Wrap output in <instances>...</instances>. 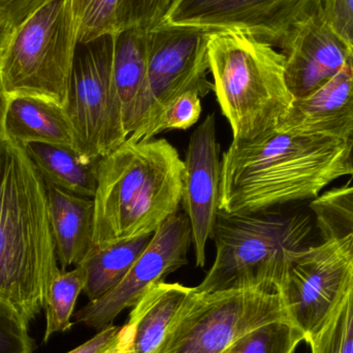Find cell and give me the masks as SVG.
Instances as JSON below:
<instances>
[{
	"mask_svg": "<svg viewBox=\"0 0 353 353\" xmlns=\"http://www.w3.org/2000/svg\"><path fill=\"white\" fill-rule=\"evenodd\" d=\"M344 139L274 130L222 155L220 211L253 213L316 199L345 176Z\"/></svg>",
	"mask_w": 353,
	"mask_h": 353,
	"instance_id": "6da1fadb",
	"label": "cell"
},
{
	"mask_svg": "<svg viewBox=\"0 0 353 353\" xmlns=\"http://www.w3.org/2000/svg\"><path fill=\"white\" fill-rule=\"evenodd\" d=\"M59 270L43 176L21 145L0 139V306L27 325Z\"/></svg>",
	"mask_w": 353,
	"mask_h": 353,
	"instance_id": "7a4b0ae2",
	"label": "cell"
},
{
	"mask_svg": "<svg viewBox=\"0 0 353 353\" xmlns=\"http://www.w3.org/2000/svg\"><path fill=\"white\" fill-rule=\"evenodd\" d=\"M184 161L165 139L126 140L97 161L94 246L152 236L179 212Z\"/></svg>",
	"mask_w": 353,
	"mask_h": 353,
	"instance_id": "3957f363",
	"label": "cell"
},
{
	"mask_svg": "<svg viewBox=\"0 0 353 353\" xmlns=\"http://www.w3.org/2000/svg\"><path fill=\"white\" fill-rule=\"evenodd\" d=\"M208 49L214 92L232 140L252 141L276 130L294 101L282 52L236 30L214 31Z\"/></svg>",
	"mask_w": 353,
	"mask_h": 353,
	"instance_id": "277c9868",
	"label": "cell"
},
{
	"mask_svg": "<svg viewBox=\"0 0 353 353\" xmlns=\"http://www.w3.org/2000/svg\"><path fill=\"white\" fill-rule=\"evenodd\" d=\"M303 216L272 212L228 213L219 211L214 228L216 254L197 292L230 290L279 292L290 255L302 248L309 234Z\"/></svg>",
	"mask_w": 353,
	"mask_h": 353,
	"instance_id": "5b68a950",
	"label": "cell"
},
{
	"mask_svg": "<svg viewBox=\"0 0 353 353\" xmlns=\"http://www.w3.org/2000/svg\"><path fill=\"white\" fill-rule=\"evenodd\" d=\"M78 43L70 0H54L34 12L0 53V77L8 97H41L65 109Z\"/></svg>",
	"mask_w": 353,
	"mask_h": 353,
	"instance_id": "8992f818",
	"label": "cell"
},
{
	"mask_svg": "<svg viewBox=\"0 0 353 353\" xmlns=\"http://www.w3.org/2000/svg\"><path fill=\"white\" fill-rule=\"evenodd\" d=\"M213 32L168 24L151 29L146 79L128 118V140L154 139L163 114L184 93L203 97L214 91L213 83L208 80V46Z\"/></svg>",
	"mask_w": 353,
	"mask_h": 353,
	"instance_id": "52a82bcc",
	"label": "cell"
},
{
	"mask_svg": "<svg viewBox=\"0 0 353 353\" xmlns=\"http://www.w3.org/2000/svg\"><path fill=\"white\" fill-rule=\"evenodd\" d=\"M277 321H290L278 292L195 290L157 353H223L240 338Z\"/></svg>",
	"mask_w": 353,
	"mask_h": 353,
	"instance_id": "ba28073f",
	"label": "cell"
},
{
	"mask_svg": "<svg viewBox=\"0 0 353 353\" xmlns=\"http://www.w3.org/2000/svg\"><path fill=\"white\" fill-rule=\"evenodd\" d=\"M113 35L78 43L65 112L74 130L77 151L97 161L128 140L116 119L112 88Z\"/></svg>",
	"mask_w": 353,
	"mask_h": 353,
	"instance_id": "9c48e42d",
	"label": "cell"
},
{
	"mask_svg": "<svg viewBox=\"0 0 353 353\" xmlns=\"http://www.w3.org/2000/svg\"><path fill=\"white\" fill-rule=\"evenodd\" d=\"M353 275V236H336L290 255L279 294L290 323L306 343L325 323Z\"/></svg>",
	"mask_w": 353,
	"mask_h": 353,
	"instance_id": "30bf717a",
	"label": "cell"
},
{
	"mask_svg": "<svg viewBox=\"0 0 353 353\" xmlns=\"http://www.w3.org/2000/svg\"><path fill=\"white\" fill-rule=\"evenodd\" d=\"M319 0H168L161 24L236 30L283 49Z\"/></svg>",
	"mask_w": 353,
	"mask_h": 353,
	"instance_id": "8fae6325",
	"label": "cell"
},
{
	"mask_svg": "<svg viewBox=\"0 0 353 353\" xmlns=\"http://www.w3.org/2000/svg\"><path fill=\"white\" fill-rule=\"evenodd\" d=\"M191 245L190 222L184 212H178L153 234L121 282L101 298L89 301L74 314V321L99 331L111 325L122 311L136 306L149 288L187 265Z\"/></svg>",
	"mask_w": 353,
	"mask_h": 353,
	"instance_id": "7c38bea8",
	"label": "cell"
},
{
	"mask_svg": "<svg viewBox=\"0 0 353 353\" xmlns=\"http://www.w3.org/2000/svg\"><path fill=\"white\" fill-rule=\"evenodd\" d=\"M183 180L182 203L190 222L195 265H205V247L213 238L219 213L222 159L216 118L210 114L189 140Z\"/></svg>",
	"mask_w": 353,
	"mask_h": 353,
	"instance_id": "4fadbf2b",
	"label": "cell"
},
{
	"mask_svg": "<svg viewBox=\"0 0 353 353\" xmlns=\"http://www.w3.org/2000/svg\"><path fill=\"white\" fill-rule=\"evenodd\" d=\"M281 52L285 57L286 85L294 99L308 97L329 82L353 54L323 18L319 0Z\"/></svg>",
	"mask_w": 353,
	"mask_h": 353,
	"instance_id": "5bb4252c",
	"label": "cell"
},
{
	"mask_svg": "<svg viewBox=\"0 0 353 353\" xmlns=\"http://www.w3.org/2000/svg\"><path fill=\"white\" fill-rule=\"evenodd\" d=\"M353 126V54L342 70L308 97L294 99L276 130L344 139Z\"/></svg>",
	"mask_w": 353,
	"mask_h": 353,
	"instance_id": "9a60e30c",
	"label": "cell"
},
{
	"mask_svg": "<svg viewBox=\"0 0 353 353\" xmlns=\"http://www.w3.org/2000/svg\"><path fill=\"white\" fill-rule=\"evenodd\" d=\"M43 184L58 263L61 270L76 267L94 247V201L46 180Z\"/></svg>",
	"mask_w": 353,
	"mask_h": 353,
	"instance_id": "2e32d148",
	"label": "cell"
},
{
	"mask_svg": "<svg viewBox=\"0 0 353 353\" xmlns=\"http://www.w3.org/2000/svg\"><path fill=\"white\" fill-rule=\"evenodd\" d=\"M195 292L181 283L159 282L147 290L132 313L124 331L130 353H157L176 315Z\"/></svg>",
	"mask_w": 353,
	"mask_h": 353,
	"instance_id": "e0dca14e",
	"label": "cell"
},
{
	"mask_svg": "<svg viewBox=\"0 0 353 353\" xmlns=\"http://www.w3.org/2000/svg\"><path fill=\"white\" fill-rule=\"evenodd\" d=\"M4 130L8 138L22 147L29 143H46L77 150L74 130L65 109L41 97H8Z\"/></svg>",
	"mask_w": 353,
	"mask_h": 353,
	"instance_id": "ac0fdd59",
	"label": "cell"
},
{
	"mask_svg": "<svg viewBox=\"0 0 353 353\" xmlns=\"http://www.w3.org/2000/svg\"><path fill=\"white\" fill-rule=\"evenodd\" d=\"M149 32L143 28L124 29L113 34L112 88L118 125L126 138L132 105L146 79L149 57Z\"/></svg>",
	"mask_w": 353,
	"mask_h": 353,
	"instance_id": "d6986e66",
	"label": "cell"
},
{
	"mask_svg": "<svg viewBox=\"0 0 353 353\" xmlns=\"http://www.w3.org/2000/svg\"><path fill=\"white\" fill-rule=\"evenodd\" d=\"M23 148L43 180L70 192L94 197L97 161H87L76 149L62 145L29 143Z\"/></svg>",
	"mask_w": 353,
	"mask_h": 353,
	"instance_id": "ffe728a7",
	"label": "cell"
},
{
	"mask_svg": "<svg viewBox=\"0 0 353 353\" xmlns=\"http://www.w3.org/2000/svg\"><path fill=\"white\" fill-rule=\"evenodd\" d=\"M152 236L93 247L84 261L78 265L84 271L83 292L89 301L101 298L121 282L148 246Z\"/></svg>",
	"mask_w": 353,
	"mask_h": 353,
	"instance_id": "44dd1931",
	"label": "cell"
},
{
	"mask_svg": "<svg viewBox=\"0 0 353 353\" xmlns=\"http://www.w3.org/2000/svg\"><path fill=\"white\" fill-rule=\"evenodd\" d=\"M84 285V271L80 265L72 271L59 269L52 276L43 306L47 321L43 342H47L53 334L64 333L72 329V316Z\"/></svg>",
	"mask_w": 353,
	"mask_h": 353,
	"instance_id": "7402d4cb",
	"label": "cell"
},
{
	"mask_svg": "<svg viewBox=\"0 0 353 353\" xmlns=\"http://www.w3.org/2000/svg\"><path fill=\"white\" fill-rule=\"evenodd\" d=\"M306 344L310 353H353V275L333 312Z\"/></svg>",
	"mask_w": 353,
	"mask_h": 353,
	"instance_id": "603a6c76",
	"label": "cell"
},
{
	"mask_svg": "<svg viewBox=\"0 0 353 353\" xmlns=\"http://www.w3.org/2000/svg\"><path fill=\"white\" fill-rule=\"evenodd\" d=\"M304 340L302 332L292 323L277 321L240 338L223 353H294Z\"/></svg>",
	"mask_w": 353,
	"mask_h": 353,
	"instance_id": "cb8c5ba5",
	"label": "cell"
},
{
	"mask_svg": "<svg viewBox=\"0 0 353 353\" xmlns=\"http://www.w3.org/2000/svg\"><path fill=\"white\" fill-rule=\"evenodd\" d=\"M79 43L117 32L119 0H70Z\"/></svg>",
	"mask_w": 353,
	"mask_h": 353,
	"instance_id": "d4e9b609",
	"label": "cell"
},
{
	"mask_svg": "<svg viewBox=\"0 0 353 353\" xmlns=\"http://www.w3.org/2000/svg\"><path fill=\"white\" fill-rule=\"evenodd\" d=\"M167 2L168 0H119L117 32L132 27L151 30L159 26L165 18Z\"/></svg>",
	"mask_w": 353,
	"mask_h": 353,
	"instance_id": "484cf974",
	"label": "cell"
},
{
	"mask_svg": "<svg viewBox=\"0 0 353 353\" xmlns=\"http://www.w3.org/2000/svg\"><path fill=\"white\" fill-rule=\"evenodd\" d=\"M203 107L201 97L195 92H187L170 105L157 126V134L167 130H186L201 118Z\"/></svg>",
	"mask_w": 353,
	"mask_h": 353,
	"instance_id": "4316f807",
	"label": "cell"
},
{
	"mask_svg": "<svg viewBox=\"0 0 353 353\" xmlns=\"http://www.w3.org/2000/svg\"><path fill=\"white\" fill-rule=\"evenodd\" d=\"M34 350L28 325L12 311L0 306V353H33Z\"/></svg>",
	"mask_w": 353,
	"mask_h": 353,
	"instance_id": "83f0119b",
	"label": "cell"
},
{
	"mask_svg": "<svg viewBox=\"0 0 353 353\" xmlns=\"http://www.w3.org/2000/svg\"><path fill=\"white\" fill-rule=\"evenodd\" d=\"M54 0H0V53L27 19Z\"/></svg>",
	"mask_w": 353,
	"mask_h": 353,
	"instance_id": "f1b7e54d",
	"label": "cell"
},
{
	"mask_svg": "<svg viewBox=\"0 0 353 353\" xmlns=\"http://www.w3.org/2000/svg\"><path fill=\"white\" fill-rule=\"evenodd\" d=\"M323 18L353 52V0H319Z\"/></svg>",
	"mask_w": 353,
	"mask_h": 353,
	"instance_id": "f546056e",
	"label": "cell"
},
{
	"mask_svg": "<svg viewBox=\"0 0 353 353\" xmlns=\"http://www.w3.org/2000/svg\"><path fill=\"white\" fill-rule=\"evenodd\" d=\"M120 330L121 327L108 325L105 329L99 331V333L86 343L68 353H103L117 340Z\"/></svg>",
	"mask_w": 353,
	"mask_h": 353,
	"instance_id": "4dcf8cb0",
	"label": "cell"
},
{
	"mask_svg": "<svg viewBox=\"0 0 353 353\" xmlns=\"http://www.w3.org/2000/svg\"><path fill=\"white\" fill-rule=\"evenodd\" d=\"M345 142V175L352 176L353 178V126L347 136L344 138Z\"/></svg>",
	"mask_w": 353,
	"mask_h": 353,
	"instance_id": "1f68e13d",
	"label": "cell"
},
{
	"mask_svg": "<svg viewBox=\"0 0 353 353\" xmlns=\"http://www.w3.org/2000/svg\"><path fill=\"white\" fill-rule=\"evenodd\" d=\"M103 353H130V348H128V336H126L123 327H121V330H120L117 340Z\"/></svg>",
	"mask_w": 353,
	"mask_h": 353,
	"instance_id": "d6a6232c",
	"label": "cell"
},
{
	"mask_svg": "<svg viewBox=\"0 0 353 353\" xmlns=\"http://www.w3.org/2000/svg\"><path fill=\"white\" fill-rule=\"evenodd\" d=\"M8 97L4 91L2 85L1 77H0V139L6 137L4 130V115H6V105H8Z\"/></svg>",
	"mask_w": 353,
	"mask_h": 353,
	"instance_id": "836d02e7",
	"label": "cell"
}]
</instances>
